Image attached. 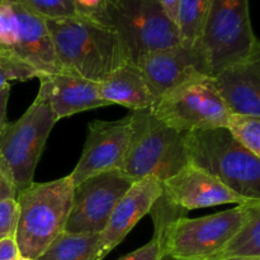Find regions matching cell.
Here are the masks:
<instances>
[{
	"label": "cell",
	"instance_id": "4fadbf2b",
	"mask_svg": "<svg viewBox=\"0 0 260 260\" xmlns=\"http://www.w3.org/2000/svg\"><path fill=\"white\" fill-rule=\"evenodd\" d=\"M157 96L200 75L211 76L207 60L200 45L180 42L141 55L134 61Z\"/></svg>",
	"mask_w": 260,
	"mask_h": 260
},
{
	"label": "cell",
	"instance_id": "d6986e66",
	"mask_svg": "<svg viewBox=\"0 0 260 260\" xmlns=\"http://www.w3.org/2000/svg\"><path fill=\"white\" fill-rule=\"evenodd\" d=\"M36 260H101L99 234L63 231Z\"/></svg>",
	"mask_w": 260,
	"mask_h": 260
},
{
	"label": "cell",
	"instance_id": "1f68e13d",
	"mask_svg": "<svg viewBox=\"0 0 260 260\" xmlns=\"http://www.w3.org/2000/svg\"><path fill=\"white\" fill-rule=\"evenodd\" d=\"M226 260H260V258H234V259H226Z\"/></svg>",
	"mask_w": 260,
	"mask_h": 260
},
{
	"label": "cell",
	"instance_id": "7c38bea8",
	"mask_svg": "<svg viewBox=\"0 0 260 260\" xmlns=\"http://www.w3.org/2000/svg\"><path fill=\"white\" fill-rule=\"evenodd\" d=\"M134 134V113L117 121H96L88 126L83 152L69 177L74 187L109 170H121Z\"/></svg>",
	"mask_w": 260,
	"mask_h": 260
},
{
	"label": "cell",
	"instance_id": "f1b7e54d",
	"mask_svg": "<svg viewBox=\"0 0 260 260\" xmlns=\"http://www.w3.org/2000/svg\"><path fill=\"white\" fill-rule=\"evenodd\" d=\"M17 200V190L9 178L0 169V201Z\"/></svg>",
	"mask_w": 260,
	"mask_h": 260
},
{
	"label": "cell",
	"instance_id": "5b68a950",
	"mask_svg": "<svg viewBox=\"0 0 260 260\" xmlns=\"http://www.w3.org/2000/svg\"><path fill=\"white\" fill-rule=\"evenodd\" d=\"M211 76L260 55L250 17V0H211L200 38Z\"/></svg>",
	"mask_w": 260,
	"mask_h": 260
},
{
	"label": "cell",
	"instance_id": "5bb4252c",
	"mask_svg": "<svg viewBox=\"0 0 260 260\" xmlns=\"http://www.w3.org/2000/svg\"><path fill=\"white\" fill-rule=\"evenodd\" d=\"M159 200L184 213L197 208L226 203L243 205L253 201L238 194L217 178L190 164L162 182V193Z\"/></svg>",
	"mask_w": 260,
	"mask_h": 260
},
{
	"label": "cell",
	"instance_id": "8992f818",
	"mask_svg": "<svg viewBox=\"0 0 260 260\" xmlns=\"http://www.w3.org/2000/svg\"><path fill=\"white\" fill-rule=\"evenodd\" d=\"M98 23L118 36L132 62L144 53L182 42L159 0H106Z\"/></svg>",
	"mask_w": 260,
	"mask_h": 260
},
{
	"label": "cell",
	"instance_id": "e0dca14e",
	"mask_svg": "<svg viewBox=\"0 0 260 260\" xmlns=\"http://www.w3.org/2000/svg\"><path fill=\"white\" fill-rule=\"evenodd\" d=\"M212 79L230 113L260 117V55L233 63Z\"/></svg>",
	"mask_w": 260,
	"mask_h": 260
},
{
	"label": "cell",
	"instance_id": "44dd1931",
	"mask_svg": "<svg viewBox=\"0 0 260 260\" xmlns=\"http://www.w3.org/2000/svg\"><path fill=\"white\" fill-rule=\"evenodd\" d=\"M211 0H179L177 8L175 25L180 41L185 45L194 46L200 42L203 24L207 17Z\"/></svg>",
	"mask_w": 260,
	"mask_h": 260
},
{
	"label": "cell",
	"instance_id": "ba28073f",
	"mask_svg": "<svg viewBox=\"0 0 260 260\" xmlns=\"http://www.w3.org/2000/svg\"><path fill=\"white\" fill-rule=\"evenodd\" d=\"M57 123L47 102L36 96L14 122H7L0 135V169L18 193L33 183L36 168L48 136Z\"/></svg>",
	"mask_w": 260,
	"mask_h": 260
},
{
	"label": "cell",
	"instance_id": "836d02e7",
	"mask_svg": "<svg viewBox=\"0 0 260 260\" xmlns=\"http://www.w3.org/2000/svg\"><path fill=\"white\" fill-rule=\"evenodd\" d=\"M18 260H36V259H32V258H27V256H22V255H20V256H19V259H18Z\"/></svg>",
	"mask_w": 260,
	"mask_h": 260
},
{
	"label": "cell",
	"instance_id": "603a6c76",
	"mask_svg": "<svg viewBox=\"0 0 260 260\" xmlns=\"http://www.w3.org/2000/svg\"><path fill=\"white\" fill-rule=\"evenodd\" d=\"M38 74L40 73L29 63L0 48V88L8 85L13 80L27 81L37 78Z\"/></svg>",
	"mask_w": 260,
	"mask_h": 260
},
{
	"label": "cell",
	"instance_id": "8fae6325",
	"mask_svg": "<svg viewBox=\"0 0 260 260\" xmlns=\"http://www.w3.org/2000/svg\"><path fill=\"white\" fill-rule=\"evenodd\" d=\"M134 183L121 170H109L75 185L66 233L101 234L116 205Z\"/></svg>",
	"mask_w": 260,
	"mask_h": 260
},
{
	"label": "cell",
	"instance_id": "83f0119b",
	"mask_svg": "<svg viewBox=\"0 0 260 260\" xmlns=\"http://www.w3.org/2000/svg\"><path fill=\"white\" fill-rule=\"evenodd\" d=\"M20 256L15 236H8L0 240V260H18Z\"/></svg>",
	"mask_w": 260,
	"mask_h": 260
},
{
	"label": "cell",
	"instance_id": "277c9868",
	"mask_svg": "<svg viewBox=\"0 0 260 260\" xmlns=\"http://www.w3.org/2000/svg\"><path fill=\"white\" fill-rule=\"evenodd\" d=\"M134 113V134L121 172L134 182L154 177L165 182L188 165L185 134L167 126L150 109Z\"/></svg>",
	"mask_w": 260,
	"mask_h": 260
},
{
	"label": "cell",
	"instance_id": "ac0fdd59",
	"mask_svg": "<svg viewBox=\"0 0 260 260\" xmlns=\"http://www.w3.org/2000/svg\"><path fill=\"white\" fill-rule=\"evenodd\" d=\"M102 99L109 104H119L132 112L151 109L157 96L145 76L134 62H127L98 83Z\"/></svg>",
	"mask_w": 260,
	"mask_h": 260
},
{
	"label": "cell",
	"instance_id": "6da1fadb",
	"mask_svg": "<svg viewBox=\"0 0 260 260\" xmlns=\"http://www.w3.org/2000/svg\"><path fill=\"white\" fill-rule=\"evenodd\" d=\"M60 71L101 83L132 62L126 47L109 27L81 17L45 19Z\"/></svg>",
	"mask_w": 260,
	"mask_h": 260
},
{
	"label": "cell",
	"instance_id": "d6a6232c",
	"mask_svg": "<svg viewBox=\"0 0 260 260\" xmlns=\"http://www.w3.org/2000/svg\"><path fill=\"white\" fill-rule=\"evenodd\" d=\"M161 260H179V259H175V258H173V256H170V255H162Z\"/></svg>",
	"mask_w": 260,
	"mask_h": 260
},
{
	"label": "cell",
	"instance_id": "52a82bcc",
	"mask_svg": "<svg viewBox=\"0 0 260 260\" xmlns=\"http://www.w3.org/2000/svg\"><path fill=\"white\" fill-rule=\"evenodd\" d=\"M256 203L260 200L203 217L177 218L161 233L154 234L161 240L162 255L179 260H208L240 230Z\"/></svg>",
	"mask_w": 260,
	"mask_h": 260
},
{
	"label": "cell",
	"instance_id": "3957f363",
	"mask_svg": "<svg viewBox=\"0 0 260 260\" xmlns=\"http://www.w3.org/2000/svg\"><path fill=\"white\" fill-rule=\"evenodd\" d=\"M185 147L188 164L248 200H260V157L239 144L226 127L187 132Z\"/></svg>",
	"mask_w": 260,
	"mask_h": 260
},
{
	"label": "cell",
	"instance_id": "30bf717a",
	"mask_svg": "<svg viewBox=\"0 0 260 260\" xmlns=\"http://www.w3.org/2000/svg\"><path fill=\"white\" fill-rule=\"evenodd\" d=\"M0 48L40 74L60 73L46 20L12 0H0Z\"/></svg>",
	"mask_w": 260,
	"mask_h": 260
},
{
	"label": "cell",
	"instance_id": "7a4b0ae2",
	"mask_svg": "<svg viewBox=\"0 0 260 260\" xmlns=\"http://www.w3.org/2000/svg\"><path fill=\"white\" fill-rule=\"evenodd\" d=\"M70 177L33 182L17 196L15 241L22 256L37 259L65 231L73 200Z\"/></svg>",
	"mask_w": 260,
	"mask_h": 260
},
{
	"label": "cell",
	"instance_id": "484cf974",
	"mask_svg": "<svg viewBox=\"0 0 260 260\" xmlns=\"http://www.w3.org/2000/svg\"><path fill=\"white\" fill-rule=\"evenodd\" d=\"M162 249L161 240L156 235H152V239L144 246L137 250L122 256L118 260H161Z\"/></svg>",
	"mask_w": 260,
	"mask_h": 260
},
{
	"label": "cell",
	"instance_id": "9a60e30c",
	"mask_svg": "<svg viewBox=\"0 0 260 260\" xmlns=\"http://www.w3.org/2000/svg\"><path fill=\"white\" fill-rule=\"evenodd\" d=\"M161 193L162 183L154 177L144 178L131 185L114 207L106 229L99 234L101 260L124 240L144 216L150 213Z\"/></svg>",
	"mask_w": 260,
	"mask_h": 260
},
{
	"label": "cell",
	"instance_id": "cb8c5ba5",
	"mask_svg": "<svg viewBox=\"0 0 260 260\" xmlns=\"http://www.w3.org/2000/svg\"><path fill=\"white\" fill-rule=\"evenodd\" d=\"M42 17L43 19H61L76 17L73 0H12Z\"/></svg>",
	"mask_w": 260,
	"mask_h": 260
},
{
	"label": "cell",
	"instance_id": "9c48e42d",
	"mask_svg": "<svg viewBox=\"0 0 260 260\" xmlns=\"http://www.w3.org/2000/svg\"><path fill=\"white\" fill-rule=\"evenodd\" d=\"M151 113L177 131L187 132L226 127L230 114L212 76L200 75L162 94Z\"/></svg>",
	"mask_w": 260,
	"mask_h": 260
},
{
	"label": "cell",
	"instance_id": "4316f807",
	"mask_svg": "<svg viewBox=\"0 0 260 260\" xmlns=\"http://www.w3.org/2000/svg\"><path fill=\"white\" fill-rule=\"evenodd\" d=\"M78 17L98 22L106 0H73Z\"/></svg>",
	"mask_w": 260,
	"mask_h": 260
},
{
	"label": "cell",
	"instance_id": "2e32d148",
	"mask_svg": "<svg viewBox=\"0 0 260 260\" xmlns=\"http://www.w3.org/2000/svg\"><path fill=\"white\" fill-rule=\"evenodd\" d=\"M37 96L47 102L56 121L94 108L111 106L99 94L98 83L68 73L40 74Z\"/></svg>",
	"mask_w": 260,
	"mask_h": 260
},
{
	"label": "cell",
	"instance_id": "7402d4cb",
	"mask_svg": "<svg viewBox=\"0 0 260 260\" xmlns=\"http://www.w3.org/2000/svg\"><path fill=\"white\" fill-rule=\"evenodd\" d=\"M226 128L239 144L260 157V117L230 113Z\"/></svg>",
	"mask_w": 260,
	"mask_h": 260
},
{
	"label": "cell",
	"instance_id": "4dcf8cb0",
	"mask_svg": "<svg viewBox=\"0 0 260 260\" xmlns=\"http://www.w3.org/2000/svg\"><path fill=\"white\" fill-rule=\"evenodd\" d=\"M178 2H179V0H159L160 5L162 7L164 12L167 13L168 17H169L174 23H175V18H177Z\"/></svg>",
	"mask_w": 260,
	"mask_h": 260
},
{
	"label": "cell",
	"instance_id": "d4e9b609",
	"mask_svg": "<svg viewBox=\"0 0 260 260\" xmlns=\"http://www.w3.org/2000/svg\"><path fill=\"white\" fill-rule=\"evenodd\" d=\"M17 200L0 201V240L13 236L17 229Z\"/></svg>",
	"mask_w": 260,
	"mask_h": 260
},
{
	"label": "cell",
	"instance_id": "ffe728a7",
	"mask_svg": "<svg viewBox=\"0 0 260 260\" xmlns=\"http://www.w3.org/2000/svg\"><path fill=\"white\" fill-rule=\"evenodd\" d=\"M260 258V203L251 208L240 230L208 260Z\"/></svg>",
	"mask_w": 260,
	"mask_h": 260
},
{
	"label": "cell",
	"instance_id": "f546056e",
	"mask_svg": "<svg viewBox=\"0 0 260 260\" xmlns=\"http://www.w3.org/2000/svg\"><path fill=\"white\" fill-rule=\"evenodd\" d=\"M10 94V84L0 88V135H2L3 128L7 124V107L8 101H9Z\"/></svg>",
	"mask_w": 260,
	"mask_h": 260
}]
</instances>
